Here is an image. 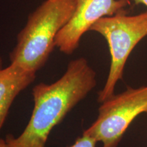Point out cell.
I'll use <instances>...</instances> for the list:
<instances>
[{"label": "cell", "mask_w": 147, "mask_h": 147, "mask_svg": "<svg viewBox=\"0 0 147 147\" xmlns=\"http://www.w3.org/2000/svg\"><path fill=\"white\" fill-rule=\"evenodd\" d=\"M96 72L83 57L71 60L65 72L52 84L44 82L33 88L34 108L21 135L8 134L9 147H46L51 131L69 112L94 89Z\"/></svg>", "instance_id": "obj_1"}, {"label": "cell", "mask_w": 147, "mask_h": 147, "mask_svg": "<svg viewBox=\"0 0 147 147\" xmlns=\"http://www.w3.org/2000/svg\"><path fill=\"white\" fill-rule=\"evenodd\" d=\"M75 8L74 0H46L29 16L10 53L11 63L36 72L55 47V39Z\"/></svg>", "instance_id": "obj_2"}, {"label": "cell", "mask_w": 147, "mask_h": 147, "mask_svg": "<svg viewBox=\"0 0 147 147\" xmlns=\"http://www.w3.org/2000/svg\"><path fill=\"white\" fill-rule=\"evenodd\" d=\"M123 11L98 20L90 29L107 41L111 57L105 85L99 91L97 102L102 103L115 95L116 84L123 77L127 61L132 51L147 36V11L129 16Z\"/></svg>", "instance_id": "obj_3"}, {"label": "cell", "mask_w": 147, "mask_h": 147, "mask_svg": "<svg viewBox=\"0 0 147 147\" xmlns=\"http://www.w3.org/2000/svg\"><path fill=\"white\" fill-rule=\"evenodd\" d=\"M95 122L84 135L102 143V147H117L136 118L147 113V86L128 87L102 103Z\"/></svg>", "instance_id": "obj_4"}, {"label": "cell", "mask_w": 147, "mask_h": 147, "mask_svg": "<svg viewBox=\"0 0 147 147\" xmlns=\"http://www.w3.org/2000/svg\"><path fill=\"white\" fill-rule=\"evenodd\" d=\"M75 8L71 18L59 31L55 47L61 52L71 55L78 47L83 35L100 18L125 11L130 0H74Z\"/></svg>", "instance_id": "obj_5"}, {"label": "cell", "mask_w": 147, "mask_h": 147, "mask_svg": "<svg viewBox=\"0 0 147 147\" xmlns=\"http://www.w3.org/2000/svg\"><path fill=\"white\" fill-rule=\"evenodd\" d=\"M36 74L14 63L0 69V131L14 99L34 81Z\"/></svg>", "instance_id": "obj_6"}, {"label": "cell", "mask_w": 147, "mask_h": 147, "mask_svg": "<svg viewBox=\"0 0 147 147\" xmlns=\"http://www.w3.org/2000/svg\"><path fill=\"white\" fill-rule=\"evenodd\" d=\"M97 141L93 138L82 134L81 137H78L76 142L69 147H96Z\"/></svg>", "instance_id": "obj_7"}, {"label": "cell", "mask_w": 147, "mask_h": 147, "mask_svg": "<svg viewBox=\"0 0 147 147\" xmlns=\"http://www.w3.org/2000/svg\"><path fill=\"white\" fill-rule=\"evenodd\" d=\"M136 5L143 4L147 7V0H133Z\"/></svg>", "instance_id": "obj_8"}, {"label": "cell", "mask_w": 147, "mask_h": 147, "mask_svg": "<svg viewBox=\"0 0 147 147\" xmlns=\"http://www.w3.org/2000/svg\"><path fill=\"white\" fill-rule=\"evenodd\" d=\"M0 147H9L5 140L0 139Z\"/></svg>", "instance_id": "obj_9"}, {"label": "cell", "mask_w": 147, "mask_h": 147, "mask_svg": "<svg viewBox=\"0 0 147 147\" xmlns=\"http://www.w3.org/2000/svg\"><path fill=\"white\" fill-rule=\"evenodd\" d=\"M2 65H3L2 59H1V57H0V69H1V68H3V67H2Z\"/></svg>", "instance_id": "obj_10"}, {"label": "cell", "mask_w": 147, "mask_h": 147, "mask_svg": "<svg viewBox=\"0 0 147 147\" xmlns=\"http://www.w3.org/2000/svg\"><path fill=\"white\" fill-rule=\"evenodd\" d=\"M146 115H147V113H146Z\"/></svg>", "instance_id": "obj_11"}]
</instances>
